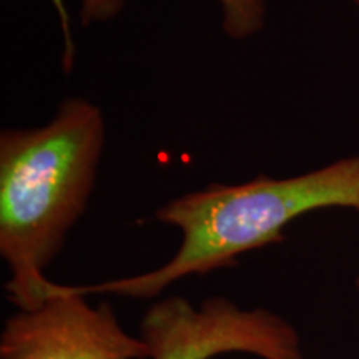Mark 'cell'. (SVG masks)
<instances>
[{"mask_svg":"<svg viewBox=\"0 0 359 359\" xmlns=\"http://www.w3.org/2000/svg\"><path fill=\"white\" fill-rule=\"evenodd\" d=\"M105 116L87 98H67L50 122L0 133V257L19 309L47 299L45 269L87 210L105 147Z\"/></svg>","mask_w":359,"mask_h":359,"instance_id":"1","label":"cell"},{"mask_svg":"<svg viewBox=\"0 0 359 359\" xmlns=\"http://www.w3.org/2000/svg\"><path fill=\"white\" fill-rule=\"evenodd\" d=\"M356 288H358V291H359V276L356 278Z\"/></svg>","mask_w":359,"mask_h":359,"instance_id":"7","label":"cell"},{"mask_svg":"<svg viewBox=\"0 0 359 359\" xmlns=\"http://www.w3.org/2000/svg\"><path fill=\"white\" fill-rule=\"evenodd\" d=\"M127 0H82L80 19L83 25L107 22L122 11ZM222 8V25L230 39L245 40L257 35L264 25L266 7L263 0H217Z\"/></svg>","mask_w":359,"mask_h":359,"instance_id":"5","label":"cell"},{"mask_svg":"<svg viewBox=\"0 0 359 359\" xmlns=\"http://www.w3.org/2000/svg\"><path fill=\"white\" fill-rule=\"evenodd\" d=\"M354 4H356V7L359 8V0H354Z\"/></svg>","mask_w":359,"mask_h":359,"instance_id":"8","label":"cell"},{"mask_svg":"<svg viewBox=\"0 0 359 359\" xmlns=\"http://www.w3.org/2000/svg\"><path fill=\"white\" fill-rule=\"evenodd\" d=\"M326 208L359 213V156L298 177L259 175L245 183H210L203 190L180 195L155 213L156 222L182 235L177 253L167 263L142 275L74 290L85 296L155 298L180 280L230 268L250 251L280 243L294 219Z\"/></svg>","mask_w":359,"mask_h":359,"instance_id":"2","label":"cell"},{"mask_svg":"<svg viewBox=\"0 0 359 359\" xmlns=\"http://www.w3.org/2000/svg\"><path fill=\"white\" fill-rule=\"evenodd\" d=\"M148 359H212L248 353L262 359H304L293 325L266 308L241 309L222 296L198 308L182 296L151 304L140 323Z\"/></svg>","mask_w":359,"mask_h":359,"instance_id":"3","label":"cell"},{"mask_svg":"<svg viewBox=\"0 0 359 359\" xmlns=\"http://www.w3.org/2000/svg\"><path fill=\"white\" fill-rule=\"evenodd\" d=\"M147 343L127 333L110 303L92 306L74 286L52 283L39 306L4 325L0 359H148Z\"/></svg>","mask_w":359,"mask_h":359,"instance_id":"4","label":"cell"},{"mask_svg":"<svg viewBox=\"0 0 359 359\" xmlns=\"http://www.w3.org/2000/svg\"><path fill=\"white\" fill-rule=\"evenodd\" d=\"M50 2H52V6L55 7L58 20H60L62 37H64L62 65H64V70L69 74V72L74 69V64H75V43H74V35H72V29H70L69 13H67L65 0H50Z\"/></svg>","mask_w":359,"mask_h":359,"instance_id":"6","label":"cell"}]
</instances>
